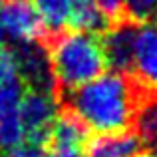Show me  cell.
Masks as SVG:
<instances>
[{"label": "cell", "mask_w": 157, "mask_h": 157, "mask_svg": "<svg viewBox=\"0 0 157 157\" xmlns=\"http://www.w3.org/2000/svg\"><path fill=\"white\" fill-rule=\"evenodd\" d=\"M141 84L131 74L111 72L62 94L60 105L72 109L90 131L111 133L131 129L141 100Z\"/></svg>", "instance_id": "6da1fadb"}, {"label": "cell", "mask_w": 157, "mask_h": 157, "mask_svg": "<svg viewBox=\"0 0 157 157\" xmlns=\"http://www.w3.org/2000/svg\"><path fill=\"white\" fill-rule=\"evenodd\" d=\"M42 44L50 52L58 98L101 76L107 68L101 36L96 32L66 28L50 34Z\"/></svg>", "instance_id": "7a4b0ae2"}, {"label": "cell", "mask_w": 157, "mask_h": 157, "mask_svg": "<svg viewBox=\"0 0 157 157\" xmlns=\"http://www.w3.org/2000/svg\"><path fill=\"white\" fill-rule=\"evenodd\" d=\"M58 113H60V100L56 94L26 88L20 104V119L26 131V141L46 145Z\"/></svg>", "instance_id": "3957f363"}, {"label": "cell", "mask_w": 157, "mask_h": 157, "mask_svg": "<svg viewBox=\"0 0 157 157\" xmlns=\"http://www.w3.org/2000/svg\"><path fill=\"white\" fill-rule=\"evenodd\" d=\"M0 28L14 44L44 42L48 38V30L36 6L26 0H6L0 4Z\"/></svg>", "instance_id": "277c9868"}, {"label": "cell", "mask_w": 157, "mask_h": 157, "mask_svg": "<svg viewBox=\"0 0 157 157\" xmlns=\"http://www.w3.org/2000/svg\"><path fill=\"white\" fill-rule=\"evenodd\" d=\"M14 54L18 60V70L24 86L28 90H42L56 94V76H54L50 52L42 42L16 44Z\"/></svg>", "instance_id": "5b68a950"}, {"label": "cell", "mask_w": 157, "mask_h": 157, "mask_svg": "<svg viewBox=\"0 0 157 157\" xmlns=\"http://www.w3.org/2000/svg\"><path fill=\"white\" fill-rule=\"evenodd\" d=\"M139 24L129 20H121L111 24L105 32H101V44H104L105 60L113 72L131 74L135 58V40H137Z\"/></svg>", "instance_id": "8992f818"}, {"label": "cell", "mask_w": 157, "mask_h": 157, "mask_svg": "<svg viewBox=\"0 0 157 157\" xmlns=\"http://www.w3.org/2000/svg\"><path fill=\"white\" fill-rule=\"evenodd\" d=\"M131 76L149 90H157V26L145 24L135 40V58Z\"/></svg>", "instance_id": "52a82bcc"}, {"label": "cell", "mask_w": 157, "mask_h": 157, "mask_svg": "<svg viewBox=\"0 0 157 157\" xmlns=\"http://www.w3.org/2000/svg\"><path fill=\"white\" fill-rule=\"evenodd\" d=\"M143 139L139 133L131 129L111 131V133H98L90 137L86 143L88 157H133L143 149Z\"/></svg>", "instance_id": "ba28073f"}, {"label": "cell", "mask_w": 157, "mask_h": 157, "mask_svg": "<svg viewBox=\"0 0 157 157\" xmlns=\"http://www.w3.org/2000/svg\"><path fill=\"white\" fill-rule=\"evenodd\" d=\"M34 6L46 26L48 36H50L70 26L76 0H34Z\"/></svg>", "instance_id": "9c48e42d"}, {"label": "cell", "mask_w": 157, "mask_h": 157, "mask_svg": "<svg viewBox=\"0 0 157 157\" xmlns=\"http://www.w3.org/2000/svg\"><path fill=\"white\" fill-rule=\"evenodd\" d=\"M123 18L139 26L157 22V0H123Z\"/></svg>", "instance_id": "30bf717a"}, {"label": "cell", "mask_w": 157, "mask_h": 157, "mask_svg": "<svg viewBox=\"0 0 157 157\" xmlns=\"http://www.w3.org/2000/svg\"><path fill=\"white\" fill-rule=\"evenodd\" d=\"M24 94H26V86L22 80L0 86V119L18 113Z\"/></svg>", "instance_id": "8fae6325"}, {"label": "cell", "mask_w": 157, "mask_h": 157, "mask_svg": "<svg viewBox=\"0 0 157 157\" xmlns=\"http://www.w3.org/2000/svg\"><path fill=\"white\" fill-rule=\"evenodd\" d=\"M18 80H22V78H20L14 48H2V44H0V86L12 84Z\"/></svg>", "instance_id": "7c38bea8"}, {"label": "cell", "mask_w": 157, "mask_h": 157, "mask_svg": "<svg viewBox=\"0 0 157 157\" xmlns=\"http://www.w3.org/2000/svg\"><path fill=\"white\" fill-rule=\"evenodd\" d=\"M8 157H52V153L46 145L28 141V143H20V145L12 147Z\"/></svg>", "instance_id": "4fadbf2b"}, {"label": "cell", "mask_w": 157, "mask_h": 157, "mask_svg": "<svg viewBox=\"0 0 157 157\" xmlns=\"http://www.w3.org/2000/svg\"><path fill=\"white\" fill-rule=\"evenodd\" d=\"M98 6L109 20V24H117L125 20L123 18V0H98Z\"/></svg>", "instance_id": "5bb4252c"}, {"label": "cell", "mask_w": 157, "mask_h": 157, "mask_svg": "<svg viewBox=\"0 0 157 157\" xmlns=\"http://www.w3.org/2000/svg\"><path fill=\"white\" fill-rule=\"evenodd\" d=\"M52 157H88L82 149H50Z\"/></svg>", "instance_id": "9a60e30c"}, {"label": "cell", "mask_w": 157, "mask_h": 157, "mask_svg": "<svg viewBox=\"0 0 157 157\" xmlns=\"http://www.w3.org/2000/svg\"><path fill=\"white\" fill-rule=\"evenodd\" d=\"M133 157H157V147H147V149H141L137 155Z\"/></svg>", "instance_id": "2e32d148"}, {"label": "cell", "mask_w": 157, "mask_h": 157, "mask_svg": "<svg viewBox=\"0 0 157 157\" xmlns=\"http://www.w3.org/2000/svg\"><path fill=\"white\" fill-rule=\"evenodd\" d=\"M0 44H2V28H0Z\"/></svg>", "instance_id": "e0dca14e"}, {"label": "cell", "mask_w": 157, "mask_h": 157, "mask_svg": "<svg viewBox=\"0 0 157 157\" xmlns=\"http://www.w3.org/2000/svg\"><path fill=\"white\" fill-rule=\"evenodd\" d=\"M2 2H4V0H0V4H2Z\"/></svg>", "instance_id": "ac0fdd59"}]
</instances>
